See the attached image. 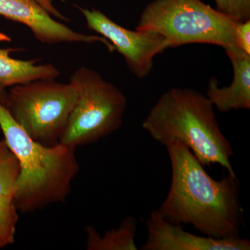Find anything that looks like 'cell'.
Masks as SVG:
<instances>
[{
	"instance_id": "cell-1",
	"label": "cell",
	"mask_w": 250,
	"mask_h": 250,
	"mask_svg": "<svg viewBox=\"0 0 250 250\" xmlns=\"http://www.w3.org/2000/svg\"><path fill=\"white\" fill-rule=\"evenodd\" d=\"M172 168L168 193L156 210L163 218L189 225L204 236L240 237L243 209L237 177L215 179L191 151L180 143L166 146Z\"/></svg>"
},
{
	"instance_id": "cell-2",
	"label": "cell",
	"mask_w": 250,
	"mask_h": 250,
	"mask_svg": "<svg viewBox=\"0 0 250 250\" xmlns=\"http://www.w3.org/2000/svg\"><path fill=\"white\" fill-rule=\"evenodd\" d=\"M152 139L166 146L180 143L204 166L218 164L237 177L233 149L222 132L214 106L206 95L190 88H172L161 95L142 123Z\"/></svg>"
},
{
	"instance_id": "cell-3",
	"label": "cell",
	"mask_w": 250,
	"mask_h": 250,
	"mask_svg": "<svg viewBox=\"0 0 250 250\" xmlns=\"http://www.w3.org/2000/svg\"><path fill=\"white\" fill-rule=\"evenodd\" d=\"M0 128L19 164L15 196L18 211L31 213L65 202L80 171L76 148L34 141L1 103Z\"/></svg>"
},
{
	"instance_id": "cell-4",
	"label": "cell",
	"mask_w": 250,
	"mask_h": 250,
	"mask_svg": "<svg viewBox=\"0 0 250 250\" xmlns=\"http://www.w3.org/2000/svg\"><path fill=\"white\" fill-rule=\"evenodd\" d=\"M238 22L202 0H154L143 10L136 30L160 34L170 48L204 43L226 50L237 47L235 31Z\"/></svg>"
},
{
	"instance_id": "cell-5",
	"label": "cell",
	"mask_w": 250,
	"mask_h": 250,
	"mask_svg": "<svg viewBox=\"0 0 250 250\" xmlns=\"http://www.w3.org/2000/svg\"><path fill=\"white\" fill-rule=\"evenodd\" d=\"M70 83L77 99L59 142L77 148L98 142L121 127L127 101L118 87L86 67L75 70Z\"/></svg>"
},
{
	"instance_id": "cell-6",
	"label": "cell",
	"mask_w": 250,
	"mask_h": 250,
	"mask_svg": "<svg viewBox=\"0 0 250 250\" xmlns=\"http://www.w3.org/2000/svg\"><path fill=\"white\" fill-rule=\"evenodd\" d=\"M77 99L70 82L39 80L12 86L0 103L31 139L52 146L59 142Z\"/></svg>"
},
{
	"instance_id": "cell-7",
	"label": "cell",
	"mask_w": 250,
	"mask_h": 250,
	"mask_svg": "<svg viewBox=\"0 0 250 250\" xmlns=\"http://www.w3.org/2000/svg\"><path fill=\"white\" fill-rule=\"evenodd\" d=\"M80 11L87 27L109 41L123 56L131 73L140 80L152 72L154 57L170 48L165 38L154 31L129 30L98 10Z\"/></svg>"
},
{
	"instance_id": "cell-8",
	"label": "cell",
	"mask_w": 250,
	"mask_h": 250,
	"mask_svg": "<svg viewBox=\"0 0 250 250\" xmlns=\"http://www.w3.org/2000/svg\"><path fill=\"white\" fill-rule=\"evenodd\" d=\"M0 16L27 26L34 37L42 43L101 42L109 52L116 50L103 36L82 34L56 21L34 0H0Z\"/></svg>"
},
{
	"instance_id": "cell-9",
	"label": "cell",
	"mask_w": 250,
	"mask_h": 250,
	"mask_svg": "<svg viewBox=\"0 0 250 250\" xmlns=\"http://www.w3.org/2000/svg\"><path fill=\"white\" fill-rule=\"evenodd\" d=\"M147 238L141 250H250V241L241 237L216 238L185 231L153 210L146 222Z\"/></svg>"
},
{
	"instance_id": "cell-10",
	"label": "cell",
	"mask_w": 250,
	"mask_h": 250,
	"mask_svg": "<svg viewBox=\"0 0 250 250\" xmlns=\"http://www.w3.org/2000/svg\"><path fill=\"white\" fill-rule=\"evenodd\" d=\"M233 69L232 83L219 87L215 77L210 79L206 96L218 111L228 113L232 110L250 108V55L233 47L225 50Z\"/></svg>"
},
{
	"instance_id": "cell-11",
	"label": "cell",
	"mask_w": 250,
	"mask_h": 250,
	"mask_svg": "<svg viewBox=\"0 0 250 250\" xmlns=\"http://www.w3.org/2000/svg\"><path fill=\"white\" fill-rule=\"evenodd\" d=\"M12 49H0V97L8 87L39 80H55L60 71L50 63L38 65L36 61L13 59Z\"/></svg>"
},
{
	"instance_id": "cell-12",
	"label": "cell",
	"mask_w": 250,
	"mask_h": 250,
	"mask_svg": "<svg viewBox=\"0 0 250 250\" xmlns=\"http://www.w3.org/2000/svg\"><path fill=\"white\" fill-rule=\"evenodd\" d=\"M137 220L128 216L117 228L112 229L100 235L93 225L85 228L86 250H137L136 238Z\"/></svg>"
},
{
	"instance_id": "cell-13",
	"label": "cell",
	"mask_w": 250,
	"mask_h": 250,
	"mask_svg": "<svg viewBox=\"0 0 250 250\" xmlns=\"http://www.w3.org/2000/svg\"><path fill=\"white\" fill-rule=\"evenodd\" d=\"M18 213L15 198L0 197V249L14 243Z\"/></svg>"
},
{
	"instance_id": "cell-14",
	"label": "cell",
	"mask_w": 250,
	"mask_h": 250,
	"mask_svg": "<svg viewBox=\"0 0 250 250\" xmlns=\"http://www.w3.org/2000/svg\"><path fill=\"white\" fill-rule=\"evenodd\" d=\"M217 10L239 22L250 20V0H214Z\"/></svg>"
},
{
	"instance_id": "cell-15",
	"label": "cell",
	"mask_w": 250,
	"mask_h": 250,
	"mask_svg": "<svg viewBox=\"0 0 250 250\" xmlns=\"http://www.w3.org/2000/svg\"><path fill=\"white\" fill-rule=\"evenodd\" d=\"M235 42L238 49L250 55V20L237 24Z\"/></svg>"
},
{
	"instance_id": "cell-16",
	"label": "cell",
	"mask_w": 250,
	"mask_h": 250,
	"mask_svg": "<svg viewBox=\"0 0 250 250\" xmlns=\"http://www.w3.org/2000/svg\"><path fill=\"white\" fill-rule=\"evenodd\" d=\"M34 1L39 3L44 9L47 10L49 14L52 15V16H54V17L62 20V21H67V22L69 21L68 18L65 17V16L54 6L53 4L54 0H34Z\"/></svg>"
}]
</instances>
